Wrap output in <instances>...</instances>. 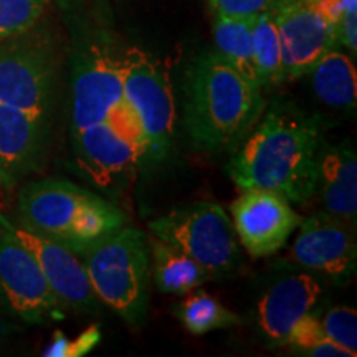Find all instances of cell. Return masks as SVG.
I'll return each mask as SVG.
<instances>
[{"mask_svg": "<svg viewBox=\"0 0 357 357\" xmlns=\"http://www.w3.org/2000/svg\"><path fill=\"white\" fill-rule=\"evenodd\" d=\"M323 141L318 116L275 101L231 158L229 176L242 190H270L305 204L314 195Z\"/></svg>", "mask_w": 357, "mask_h": 357, "instance_id": "cell-1", "label": "cell"}, {"mask_svg": "<svg viewBox=\"0 0 357 357\" xmlns=\"http://www.w3.org/2000/svg\"><path fill=\"white\" fill-rule=\"evenodd\" d=\"M261 113V89L248 83L217 52L195 58L185 77L184 124L199 149H235Z\"/></svg>", "mask_w": 357, "mask_h": 357, "instance_id": "cell-2", "label": "cell"}, {"mask_svg": "<svg viewBox=\"0 0 357 357\" xmlns=\"http://www.w3.org/2000/svg\"><path fill=\"white\" fill-rule=\"evenodd\" d=\"M19 213L20 225L63 243L75 253L128 222L118 205L60 178L25 185L19 195Z\"/></svg>", "mask_w": 357, "mask_h": 357, "instance_id": "cell-3", "label": "cell"}, {"mask_svg": "<svg viewBox=\"0 0 357 357\" xmlns=\"http://www.w3.org/2000/svg\"><path fill=\"white\" fill-rule=\"evenodd\" d=\"M98 301L131 324H141L147 312L151 253L144 231L123 225L79 250Z\"/></svg>", "mask_w": 357, "mask_h": 357, "instance_id": "cell-4", "label": "cell"}, {"mask_svg": "<svg viewBox=\"0 0 357 357\" xmlns=\"http://www.w3.org/2000/svg\"><path fill=\"white\" fill-rule=\"evenodd\" d=\"M58 56L42 29L0 42V102L50 124L56 89Z\"/></svg>", "mask_w": 357, "mask_h": 357, "instance_id": "cell-5", "label": "cell"}, {"mask_svg": "<svg viewBox=\"0 0 357 357\" xmlns=\"http://www.w3.org/2000/svg\"><path fill=\"white\" fill-rule=\"evenodd\" d=\"M155 238L187 253L213 276H227L242 261L230 217L218 204L195 202L149 223Z\"/></svg>", "mask_w": 357, "mask_h": 357, "instance_id": "cell-6", "label": "cell"}, {"mask_svg": "<svg viewBox=\"0 0 357 357\" xmlns=\"http://www.w3.org/2000/svg\"><path fill=\"white\" fill-rule=\"evenodd\" d=\"M123 88L129 108L139 121L149 162L166 158L176 131V105L169 73L141 48L121 58Z\"/></svg>", "mask_w": 357, "mask_h": 357, "instance_id": "cell-7", "label": "cell"}, {"mask_svg": "<svg viewBox=\"0 0 357 357\" xmlns=\"http://www.w3.org/2000/svg\"><path fill=\"white\" fill-rule=\"evenodd\" d=\"M71 73V134L105 121L141 128L124 98L123 61L109 48H83Z\"/></svg>", "mask_w": 357, "mask_h": 357, "instance_id": "cell-8", "label": "cell"}, {"mask_svg": "<svg viewBox=\"0 0 357 357\" xmlns=\"http://www.w3.org/2000/svg\"><path fill=\"white\" fill-rule=\"evenodd\" d=\"M273 13L284 79L310 75L312 66L339 43L337 19L321 0H284Z\"/></svg>", "mask_w": 357, "mask_h": 357, "instance_id": "cell-9", "label": "cell"}, {"mask_svg": "<svg viewBox=\"0 0 357 357\" xmlns=\"http://www.w3.org/2000/svg\"><path fill=\"white\" fill-rule=\"evenodd\" d=\"M0 294L26 323L61 318L58 298L32 253L0 227Z\"/></svg>", "mask_w": 357, "mask_h": 357, "instance_id": "cell-10", "label": "cell"}, {"mask_svg": "<svg viewBox=\"0 0 357 357\" xmlns=\"http://www.w3.org/2000/svg\"><path fill=\"white\" fill-rule=\"evenodd\" d=\"M291 247V260L303 270L334 283H346L356 273V225L328 212L301 220Z\"/></svg>", "mask_w": 357, "mask_h": 357, "instance_id": "cell-11", "label": "cell"}, {"mask_svg": "<svg viewBox=\"0 0 357 357\" xmlns=\"http://www.w3.org/2000/svg\"><path fill=\"white\" fill-rule=\"evenodd\" d=\"M71 137L78 164L101 187L113 185L146 159L144 134L132 124L105 121Z\"/></svg>", "mask_w": 357, "mask_h": 357, "instance_id": "cell-12", "label": "cell"}, {"mask_svg": "<svg viewBox=\"0 0 357 357\" xmlns=\"http://www.w3.org/2000/svg\"><path fill=\"white\" fill-rule=\"evenodd\" d=\"M0 227L15 236L38 261L45 278L63 307L88 312L95 310L98 298L82 258L63 243L12 222L0 213Z\"/></svg>", "mask_w": 357, "mask_h": 357, "instance_id": "cell-13", "label": "cell"}, {"mask_svg": "<svg viewBox=\"0 0 357 357\" xmlns=\"http://www.w3.org/2000/svg\"><path fill=\"white\" fill-rule=\"evenodd\" d=\"M231 220L245 250L253 258L275 255L301 223L291 202L261 189H245L231 204Z\"/></svg>", "mask_w": 357, "mask_h": 357, "instance_id": "cell-14", "label": "cell"}, {"mask_svg": "<svg viewBox=\"0 0 357 357\" xmlns=\"http://www.w3.org/2000/svg\"><path fill=\"white\" fill-rule=\"evenodd\" d=\"M323 296V283L312 273L298 271L275 280L257 305V324L271 346H284L294 328L314 311Z\"/></svg>", "mask_w": 357, "mask_h": 357, "instance_id": "cell-15", "label": "cell"}, {"mask_svg": "<svg viewBox=\"0 0 357 357\" xmlns=\"http://www.w3.org/2000/svg\"><path fill=\"white\" fill-rule=\"evenodd\" d=\"M45 124L0 102V185H10L42 164L48 142Z\"/></svg>", "mask_w": 357, "mask_h": 357, "instance_id": "cell-16", "label": "cell"}, {"mask_svg": "<svg viewBox=\"0 0 357 357\" xmlns=\"http://www.w3.org/2000/svg\"><path fill=\"white\" fill-rule=\"evenodd\" d=\"M323 211L356 225L357 218V158L349 142L328 144L323 141L318 158V181Z\"/></svg>", "mask_w": 357, "mask_h": 357, "instance_id": "cell-17", "label": "cell"}, {"mask_svg": "<svg viewBox=\"0 0 357 357\" xmlns=\"http://www.w3.org/2000/svg\"><path fill=\"white\" fill-rule=\"evenodd\" d=\"M312 89L331 108L354 109L357 101L356 65L346 53L333 48L310 71Z\"/></svg>", "mask_w": 357, "mask_h": 357, "instance_id": "cell-18", "label": "cell"}, {"mask_svg": "<svg viewBox=\"0 0 357 357\" xmlns=\"http://www.w3.org/2000/svg\"><path fill=\"white\" fill-rule=\"evenodd\" d=\"M149 253L153 255V276L159 291L187 294L211 280V275L187 253L155 236Z\"/></svg>", "mask_w": 357, "mask_h": 357, "instance_id": "cell-19", "label": "cell"}, {"mask_svg": "<svg viewBox=\"0 0 357 357\" xmlns=\"http://www.w3.org/2000/svg\"><path fill=\"white\" fill-rule=\"evenodd\" d=\"M253 20L255 19H229V17L215 15V22H213V40H215L218 55L231 68L238 71L248 83L260 88L255 70V61H253Z\"/></svg>", "mask_w": 357, "mask_h": 357, "instance_id": "cell-20", "label": "cell"}, {"mask_svg": "<svg viewBox=\"0 0 357 357\" xmlns=\"http://www.w3.org/2000/svg\"><path fill=\"white\" fill-rule=\"evenodd\" d=\"M252 45L260 88L266 89L283 83L284 75L283 63H281V45L273 10L263 12L255 17L252 25Z\"/></svg>", "mask_w": 357, "mask_h": 357, "instance_id": "cell-21", "label": "cell"}, {"mask_svg": "<svg viewBox=\"0 0 357 357\" xmlns=\"http://www.w3.org/2000/svg\"><path fill=\"white\" fill-rule=\"evenodd\" d=\"M174 314L184 324L187 331L195 336L242 324L240 316L223 306L207 291L189 294L184 301L174 306Z\"/></svg>", "mask_w": 357, "mask_h": 357, "instance_id": "cell-22", "label": "cell"}, {"mask_svg": "<svg viewBox=\"0 0 357 357\" xmlns=\"http://www.w3.org/2000/svg\"><path fill=\"white\" fill-rule=\"evenodd\" d=\"M294 352L310 357H351L349 352L333 342L326 336L323 326L314 311L307 312L306 316L294 324L289 336L284 342Z\"/></svg>", "mask_w": 357, "mask_h": 357, "instance_id": "cell-23", "label": "cell"}, {"mask_svg": "<svg viewBox=\"0 0 357 357\" xmlns=\"http://www.w3.org/2000/svg\"><path fill=\"white\" fill-rule=\"evenodd\" d=\"M48 0H0V42L38 25Z\"/></svg>", "mask_w": 357, "mask_h": 357, "instance_id": "cell-24", "label": "cell"}, {"mask_svg": "<svg viewBox=\"0 0 357 357\" xmlns=\"http://www.w3.org/2000/svg\"><path fill=\"white\" fill-rule=\"evenodd\" d=\"M319 321L326 336L349 352L351 357L357 356V311L354 307H331Z\"/></svg>", "mask_w": 357, "mask_h": 357, "instance_id": "cell-25", "label": "cell"}, {"mask_svg": "<svg viewBox=\"0 0 357 357\" xmlns=\"http://www.w3.org/2000/svg\"><path fill=\"white\" fill-rule=\"evenodd\" d=\"M101 333L96 326L83 331L79 336L70 339L66 334L56 331L53 334L52 342L43 349V356L47 357H78L91 352L100 344Z\"/></svg>", "mask_w": 357, "mask_h": 357, "instance_id": "cell-26", "label": "cell"}, {"mask_svg": "<svg viewBox=\"0 0 357 357\" xmlns=\"http://www.w3.org/2000/svg\"><path fill=\"white\" fill-rule=\"evenodd\" d=\"M217 17L229 19H255L263 12L273 10L278 0H208Z\"/></svg>", "mask_w": 357, "mask_h": 357, "instance_id": "cell-27", "label": "cell"}, {"mask_svg": "<svg viewBox=\"0 0 357 357\" xmlns=\"http://www.w3.org/2000/svg\"><path fill=\"white\" fill-rule=\"evenodd\" d=\"M341 15L337 22V40L356 56L357 52V0H339Z\"/></svg>", "mask_w": 357, "mask_h": 357, "instance_id": "cell-28", "label": "cell"}, {"mask_svg": "<svg viewBox=\"0 0 357 357\" xmlns=\"http://www.w3.org/2000/svg\"><path fill=\"white\" fill-rule=\"evenodd\" d=\"M2 334H3V321H2V316H0V341H2Z\"/></svg>", "mask_w": 357, "mask_h": 357, "instance_id": "cell-29", "label": "cell"}, {"mask_svg": "<svg viewBox=\"0 0 357 357\" xmlns=\"http://www.w3.org/2000/svg\"><path fill=\"white\" fill-rule=\"evenodd\" d=\"M280 2H284V0H278V3H280Z\"/></svg>", "mask_w": 357, "mask_h": 357, "instance_id": "cell-30", "label": "cell"}]
</instances>
